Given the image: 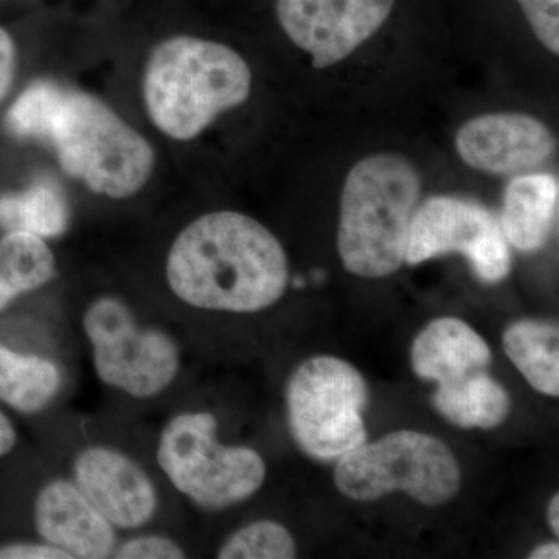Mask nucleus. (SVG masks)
<instances>
[{"label":"nucleus","mask_w":559,"mask_h":559,"mask_svg":"<svg viewBox=\"0 0 559 559\" xmlns=\"http://www.w3.org/2000/svg\"><path fill=\"white\" fill-rule=\"evenodd\" d=\"M530 27L551 53H559V0H518Z\"/></svg>","instance_id":"nucleus-22"},{"label":"nucleus","mask_w":559,"mask_h":559,"mask_svg":"<svg viewBox=\"0 0 559 559\" xmlns=\"http://www.w3.org/2000/svg\"><path fill=\"white\" fill-rule=\"evenodd\" d=\"M69 205L61 187L43 178L21 193L0 197V229L58 237L68 229Z\"/></svg>","instance_id":"nucleus-18"},{"label":"nucleus","mask_w":559,"mask_h":559,"mask_svg":"<svg viewBox=\"0 0 559 559\" xmlns=\"http://www.w3.org/2000/svg\"><path fill=\"white\" fill-rule=\"evenodd\" d=\"M57 364L39 356L21 355L0 345V401L20 412L44 409L61 388Z\"/></svg>","instance_id":"nucleus-20"},{"label":"nucleus","mask_w":559,"mask_h":559,"mask_svg":"<svg viewBox=\"0 0 559 559\" xmlns=\"http://www.w3.org/2000/svg\"><path fill=\"white\" fill-rule=\"evenodd\" d=\"M491 360L487 342L468 323L455 318L433 320L412 345L415 373L439 385L488 370Z\"/></svg>","instance_id":"nucleus-14"},{"label":"nucleus","mask_w":559,"mask_h":559,"mask_svg":"<svg viewBox=\"0 0 559 559\" xmlns=\"http://www.w3.org/2000/svg\"><path fill=\"white\" fill-rule=\"evenodd\" d=\"M334 481L342 495L359 502L401 491L423 506L439 507L457 496L462 471L443 441L396 430L341 455Z\"/></svg>","instance_id":"nucleus-5"},{"label":"nucleus","mask_w":559,"mask_h":559,"mask_svg":"<svg viewBox=\"0 0 559 559\" xmlns=\"http://www.w3.org/2000/svg\"><path fill=\"white\" fill-rule=\"evenodd\" d=\"M455 148L474 170L518 176L546 165L555 156L557 140L536 117L495 112L466 121L455 135Z\"/></svg>","instance_id":"nucleus-11"},{"label":"nucleus","mask_w":559,"mask_h":559,"mask_svg":"<svg viewBox=\"0 0 559 559\" xmlns=\"http://www.w3.org/2000/svg\"><path fill=\"white\" fill-rule=\"evenodd\" d=\"M421 178L399 154H373L353 165L341 198L337 249L349 274L382 278L406 263Z\"/></svg>","instance_id":"nucleus-3"},{"label":"nucleus","mask_w":559,"mask_h":559,"mask_svg":"<svg viewBox=\"0 0 559 559\" xmlns=\"http://www.w3.org/2000/svg\"><path fill=\"white\" fill-rule=\"evenodd\" d=\"M75 485L112 527L132 530L153 520L157 495L134 460L105 447L87 448L73 465Z\"/></svg>","instance_id":"nucleus-12"},{"label":"nucleus","mask_w":559,"mask_h":559,"mask_svg":"<svg viewBox=\"0 0 559 559\" xmlns=\"http://www.w3.org/2000/svg\"><path fill=\"white\" fill-rule=\"evenodd\" d=\"M252 73L248 62L224 44L176 36L160 43L146 66V109L173 139L201 134L223 110L248 100Z\"/></svg>","instance_id":"nucleus-4"},{"label":"nucleus","mask_w":559,"mask_h":559,"mask_svg":"<svg viewBox=\"0 0 559 559\" xmlns=\"http://www.w3.org/2000/svg\"><path fill=\"white\" fill-rule=\"evenodd\" d=\"M207 412L176 415L162 430L157 462L178 491L209 510H223L255 495L266 479L259 452L224 447Z\"/></svg>","instance_id":"nucleus-6"},{"label":"nucleus","mask_w":559,"mask_h":559,"mask_svg":"<svg viewBox=\"0 0 559 559\" xmlns=\"http://www.w3.org/2000/svg\"><path fill=\"white\" fill-rule=\"evenodd\" d=\"M114 558L117 559H180L186 554L178 544L165 536H139L121 544L119 549L114 550Z\"/></svg>","instance_id":"nucleus-23"},{"label":"nucleus","mask_w":559,"mask_h":559,"mask_svg":"<svg viewBox=\"0 0 559 559\" xmlns=\"http://www.w3.org/2000/svg\"><path fill=\"white\" fill-rule=\"evenodd\" d=\"M0 559H72L51 544H10L0 547Z\"/></svg>","instance_id":"nucleus-24"},{"label":"nucleus","mask_w":559,"mask_h":559,"mask_svg":"<svg viewBox=\"0 0 559 559\" xmlns=\"http://www.w3.org/2000/svg\"><path fill=\"white\" fill-rule=\"evenodd\" d=\"M450 253H462L476 277L488 285L509 277L511 250L499 216L468 198L436 194L415 212L406 263L417 266Z\"/></svg>","instance_id":"nucleus-9"},{"label":"nucleus","mask_w":559,"mask_h":559,"mask_svg":"<svg viewBox=\"0 0 559 559\" xmlns=\"http://www.w3.org/2000/svg\"><path fill=\"white\" fill-rule=\"evenodd\" d=\"M14 444H16V432H14L13 425L0 412V457L9 454L13 450Z\"/></svg>","instance_id":"nucleus-26"},{"label":"nucleus","mask_w":559,"mask_h":559,"mask_svg":"<svg viewBox=\"0 0 559 559\" xmlns=\"http://www.w3.org/2000/svg\"><path fill=\"white\" fill-rule=\"evenodd\" d=\"M83 329L92 344L98 378L135 399H150L170 388L180 355L167 333L139 329L123 301L103 297L84 312Z\"/></svg>","instance_id":"nucleus-8"},{"label":"nucleus","mask_w":559,"mask_h":559,"mask_svg":"<svg viewBox=\"0 0 559 559\" xmlns=\"http://www.w3.org/2000/svg\"><path fill=\"white\" fill-rule=\"evenodd\" d=\"M53 275V253L38 235L9 231L0 238V310L46 285Z\"/></svg>","instance_id":"nucleus-19"},{"label":"nucleus","mask_w":559,"mask_h":559,"mask_svg":"<svg viewBox=\"0 0 559 559\" xmlns=\"http://www.w3.org/2000/svg\"><path fill=\"white\" fill-rule=\"evenodd\" d=\"M35 525L40 538L72 559H103L116 550L112 525L72 481L53 480L40 489Z\"/></svg>","instance_id":"nucleus-13"},{"label":"nucleus","mask_w":559,"mask_h":559,"mask_svg":"<svg viewBox=\"0 0 559 559\" xmlns=\"http://www.w3.org/2000/svg\"><path fill=\"white\" fill-rule=\"evenodd\" d=\"M219 559L296 558V543L288 530L274 521H259L238 530L223 547Z\"/></svg>","instance_id":"nucleus-21"},{"label":"nucleus","mask_w":559,"mask_h":559,"mask_svg":"<svg viewBox=\"0 0 559 559\" xmlns=\"http://www.w3.org/2000/svg\"><path fill=\"white\" fill-rule=\"evenodd\" d=\"M503 348L533 389L559 395V331L554 323L518 320L503 333Z\"/></svg>","instance_id":"nucleus-17"},{"label":"nucleus","mask_w":559,"mask_h":559,"mask_svg":"<svg viewBox=\"0 0 559 559\" xmlns=\"http://www.w3.org/2000/svg\"><path fill=\"white\" fill-rule=\"evenodd\" d=\"M395 0H277L280 25L316 69L348 58L374 35Z\"/></svg>","instance_id":"nucleus-10"},{"label":"nucleus","mask_w":559,"mask_h":559,"mask_svg":"<svg viewBox=\"0 0 559 559\" xmlns=\"http://www.w3.org/2000/svg\"><path fill=\"white\" fill-rule=\"evenodd\" d=\"M14 44L9 33L0 28V100L10 91L14 76Z\"/></svg>","instance_id":"nucleus-25"},{"label":"nucleus","mask_w":559,"mask_h":559,"mask_svg":"<svg viewBox=\"0 0 559 559\" xmlns=\"http://www.w3.org/2000/svg\"><path fill=\"white\" fill-rule=\"evenodd\" d=\"M558 198L557 176L533 171L514 176L503 193L499 218L509 245L524 253L543 249L557 224Z\"/></svg>","instance_id":"nucleus-15"},{"label":"nucleus","mask_w":559,"mask_h":559,"mask_svg":"<svg viewBox=\"0 0 559 559\" xmlns=\"http://www.w3.org/2000/svg\"><path fill=\"white\" fill-rule=\"evenodd\" d=\"M532 559H558L559 546L558 543H547L539 546L538 549L530 555Z\"/></svg>","instance_id":"nucleus-27"},{"label":"nucleus","mask_w":559,"mask_h":559,"mask_svg":"<svg viewBox=\"0 0 559 559\" xmlns=\"http://www.w3.org/2000/svg\"><path fill=\"white\" fill-rule=\"evenodd\" d=\"M432 404L441 417L463 429L498 428L511 409L509 393L488 370L439 385Z\"/></svg>","instance_id":"nucleus-16"},{"label":"nucleus","mask_w":559,"mask_h":559,"mask_svg":"<svg viewBox=\"0 0 559 559\" xmlns=\"http://www.w3.org/2000/svg\"><path fill=\"white\" fill-rule=\"evenodd\" d=\"M366 381L352 364L316 356L294 371L286 389L290 432L311 457L340 459L366 443Z\"/></svg>","instance_id":"nucleus-7"},{"label":"nucleus","mask_w":559,"mask_h":559,"mask_svg":"<svg viewBox=\"0 0 559 559\" xmlns=\"http://www.w3.org/2000/svg\"><path fill=\"white\" fill-rule=\"evenodd\" d=\"M549 525L555 535H559V495H555L549 506Z\"/></svg>","instance_id":"nucleus-28"},{"label":"nucleus","mask_w":559,"mask_h":559,"mask_svg":"<svg viewBox=\"0 0 559 559\" xmlns=\"http://www.w3.org/2000/svg\"><path fill=\"white\" fill-rule=\"evenodd\" d=\"M5 127L17 138L47 143L62 171L116 200L138 193L153 171L154 153L142 135L98 98L51 81L22 92Z\"/></svg>","instance_id":"nucleus-1"},{"label":"nucleus","mask_w":559,"mask_h":559,"mask_svg":"<svg viewBox=\"0 0 559 559\" xmlns=\"http://www.w3.org/2000/svg\"><path fill=\"white\" fill-rule=\"evenodd\" d=\"M167 278L190 307L257 312L282 299L289 282L288 257L259 221L237 212L209 213L173 242Z\"/></svg>","instance_id":"nucleus-2"}]
</instances>
